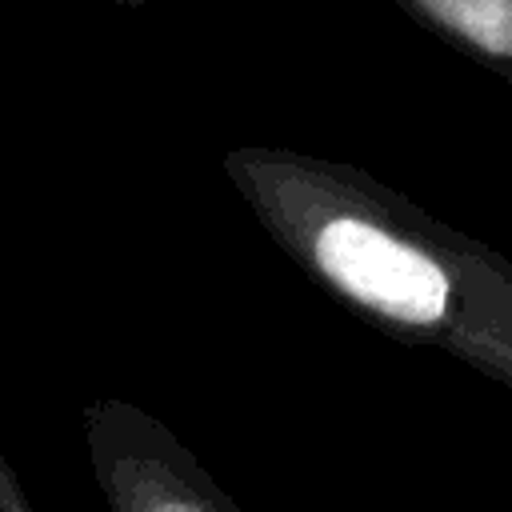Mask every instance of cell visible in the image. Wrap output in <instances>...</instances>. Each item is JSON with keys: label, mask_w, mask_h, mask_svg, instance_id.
<instances>
[{"label": "cell", "mask_w": 512, "mask_h": 512, "mask_svg": "<svg viewBox=\"0 0 512 512\" xmlns=\"http://www.w3.org/2000/svg\"><path fill=\"white\" fill-rule=\"evenodd\" d=\"M116 4H128V8H140V4H156V0H116Z\"/></svg>", "instance_id": "5b68a950"}, {"label": "cell", "mask_w": 512, "mask_h": 512, "mask_svg": "<svg viewBox=\"0 0 512 512\" xmlns=\"http://www.w3.org/2000/svg\"><path fill=\"white\" fill-rule=\"evenodd\" d=\"M424 32L512 80V0H392Z\"/></svg>", "instance_id": "3957f363"}, {"label": "cell", "mask_w": 512, "mask_h": 512, "mask_svg": "<svg viewBox=\"0 0 512 512\" xmlns=\"http://www.w3.org/2000/svg\"><path fill=\"white\" fill-rule=\"evenodd\" d=\"M220 164L256 224L336 304L512 392V260L504 252L428 216L348 160L244 144Z\"/></svg>", "instance_id": "6da1fadb"}, {"label": "cell", "mask_w": 512, "mask_h": 512, "mask_svg": "<svg viewBox=\"0 0 512 512\" xmlns=\"http://www.w3.org/2000/svg\"><path fill=\"white\" fill-rule=\"evenodd\" d=\"M0 512H36L28 492H24V484H20V476H16V468L8 464L4 448H0Z\"/></svg>", "instance_id": "277c9868"}, {"label": "cell", "mask_w": 512, "mask_h": 512, "mask_svg": "<svg viewBox=\"0 0 512 512\" xmlns=\"http://www.w3.org/2000/svg\"><path fill=\"white\" fill-rule=\"evenodd\" d=\"M80 432L108 512H244L208 464L132 400H88Z\"/></svg>", "instance_id": "7a4b0ae2"}]
</instances>
